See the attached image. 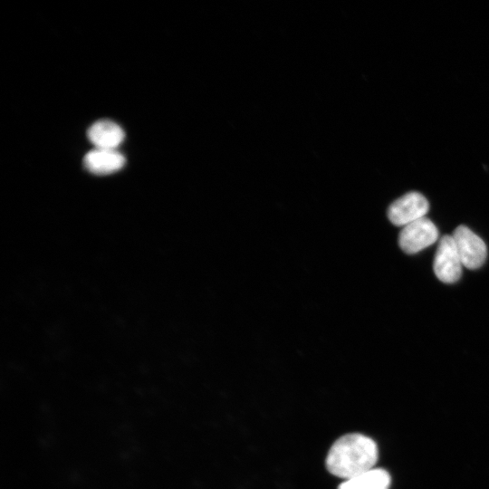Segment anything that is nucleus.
<instances>
[{
    "mask_svg": "<svg viewBox=\"0 0 489 489\" xmlns=\"http://www.w3.org/2000/svg\"><path fill=\"white\" fill-rule=\"evenodd\" d=\"M378 446L370 437L359 433L346 434L331 446L327 457L328 471L348 480L375 468Z\"/></svg>",
    "mask_w": 489,
    "mask_h": 489,
    "instance_id": "nucleus-1",
    "label": "nucleus"
},
{
    "mask_svg": "<svg viewBox=\"0 0 489 489\" xmlns=\"http://www.w3.org/2000/svg\"><path fill=\"white\" fill-rule=\"evenodd\" d=\"M452 237L463 266L467 269H477L484 264L487 248L483 239L465 225L457 226Z\"/></svg>",
    "mask_w": 489,
    "mask_h": 489,
    "instance_id": "nucleus-2",
    "label": "nucleus"
},
{
    "mask_svg": "<svg viewBox=\"0 0 489 489\" xmlns=\"http://www.w3.org/2000/svg\"><path fill=\"white\" fill-rule=\"evenodd\" d=\"M462 262L452 235H444L438 243L434 258V273L443 283H453L462 274Z\"/></svg>",
    "mask_w": 489,
    "mask_h": 489,
    "instance_id": "nucleus-3",
    "label": "nucleus"
},
{
    "mask_svg": "<svg viewBox=\"0 0 489 489\" xmlns=\"http://www.w3.org/2000/svg\"><path fill=\"white\" fill-rule=\"evenodd\" d=\"M436 225L427 217L420 218L403 226L398 244L407 254H416L433 244L438 239Z\"/></svg>",
    "mask_w": 489,
    "mask_h": 489,
    "instance_id": "nucleus-4",
    "label": "nucleus"
},
{
    "mask_svg": "<svg viewBox=\"0 0 489 489\" xmlns=\"http://www.w3.org/2000/svg\"><path fill=\"white\" fill-rule=\"evenodd\" d=\"M429 209L427 199L418 192H409L395 200L388 209V217L395 225L405 226L426 217Z\"/></svg>",
    "mask_w": 489,
    "mask_h": 489,
    "instance_id": "nucleus-5",
    "label": "nucleus"
},
{
    "mask_svg": "<svg viewBox=\"0 0 489 489\" xmlns=\"http://www.w3.org/2000/svg\"><path fill=\"white\" fill-rule=\"evenodd\" d=\"M83 164L92 174L107 175L121 169L125 158L116 149L95 148L85 155Z\"/></svg>",
    "mask_w": 489,
    "mask_h": 489,
    "instance_id": "nucleus-6",
    "label": "nucleus"
},
{
    "mask_svg": "<svg viewBox=\"0 0 489 489\" xmlns=\"http://www.w3.org/2000/svg\"><path fill=\"white\" fill-rule=\"evenodd\" d=\"M87 136L96 148L115 149L123 141L125 134L116 122L101 120L89 127Z\"/></svg>",
    "mask_w": 489,
    "mask_h": 489,
    "instance_id": "nucleus-7",
    "label": "nucleus"
},
{
    "mask_svg": "<svg viewBox=\"0 0 489 489\" xmlns=\"http://www.w3.org/2000/svg\"><path fill=\"white\" fill-rule=\"evenodd\" d=\"M389 474L381 468H373L361 475L344 480L338 489H389Z\"/></svg>",
    "mask_w": 489,
    "mask_h": 489,
    "instance_id": "nucleus-8",
    "label": "nucleus"
}]
</instances>
